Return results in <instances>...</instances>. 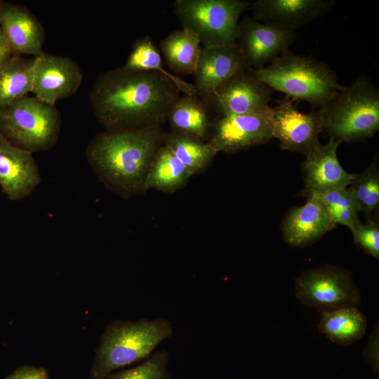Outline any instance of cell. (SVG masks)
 Here are the masks:
<instances>
[{"label": "cell", "mask_w": 379, "mask_h": 379, "mask_svg": "<svg viewBox=\"0 0 379 379\" xmlns=\"http://www.w3.org/2000/svg\"><path fill=\"white\" fill-rule=\"evenodd\" d=\"M173 334L172 324L166 319L114 321L101 335L91 369L92 379H102L115 369L147 357Z\"/></svg>", "instance_id": "obj_4"}, {"label": "cell", "mask_w": 379, "mask_h": 379, "mask_svg": "<svg viewBox=\"0 0 379 379\" xmlns=\"http://www.w3.org/2000/svg\"><path fill=\"white\" fill-rule=\"evenodd\" d=\"M352 192L360 212L367 220L372 219V213L379 204V170L374 161L364 171L354 173L348 186Z\"/></svg>", "instance_id": "obj_27"}, {"label": "cell", "mask_w": 379, "mask_h": 379, "mask_svg": "<svg viewBox=\"0 0 379 379\" xmlns=\"http://www.w3.org/2000/svg\"><path fill=\"white\" fill-rule=\"evenodd\" d=\"M83 80V72L72 59L42 51L35 57L32 93L51 105L74 94Z\"/></svg>", "instance_id": "obj_12"}, {"label": "cell", "mask_w": 379, "mask_h": 379, "mask_svg": "<svg viewBox=\"0 0 379 379\" xmlns=\"http://www.w3.org/2000/svg\"><path fill=\"white\" fill-rule=\"evenodd\" d=\"M341 142L332 138L325 145L319 144L307 155L302 163L305 187L303 193L319 192L347 187L354 173L340 165L337 150Z\"/></svg>", "instance_id": "obj_17"}, {"label": "cell", "mask_w": 379, "mask_h": 379, "mask_svg": "<svg viewBox=\"0 0 379 379\" xmlns=\"http://www.w3.org/2000/svg\"><path fill=\"white\" fill-rule=\"evenodd\" d=\"M248 72L271 90L295 101L305 100L315 108L331 101L345 86L323 62L286 50L267 65Z\"/></svg>", "instance_id": "obj_3"}, {"label": "cell", "mask_w": 379, "mask_h": 379, "mask_svg": "<svg viewBox=\"0 0 379 379\" xmlns=\"http://www.w3.org/2000/svg\"><path fill=\"white\" fill-rule=\"evenodd\" d=\"M294 102L286 95L272 107V136L278 139L282 149L305 156L319 144L321 119L318 110L302 113Z\"/></svg>", "instance_id": "obj_11"}, {"label": "cell", "mask_w": 379, "mask_h": 379, "mask_svg": "<svg viewBox=\"0 0 379 379\" xmlns=\"http://www.w3.org/2000/svg\"><path fill=\"white\" fill-rule=\"evenodd\" d=\"M201 44L195 33L182 27L163 39L159 46L172 71L182 75H193L199 60Z\"/></svg>", "instance_id": "obj_21"}, {"label": "cell", "mask_w": 379, "mask_h": 379, "mask_svg": "<svg viewBox=\"0 0 379 379\" xmlns=\"http://www.w3.org/2000/svg\"><path fill=\"white\" fill-rule=\"evenodd\" d=\"M163 143L192 175L204 171L218 154L209 142L175 131L164 133Z\"/></svg>", "instance_id": "obj_24"}, {"label": "cell", "mask_w": 379, "mask_h": 379, "mask_svg": "<svg viewBox=\"0 0 379 379\" xmlns=\"http://www.w3.org/2000/svg\"><path fill=\"white\" fill-rule=\"evenodd\" d=\"M246 68L237 44L201 46L193 74L197 95L204 98L208 97L232 76Z\"/></svg>", "instance_id": "obj_16"}, {"label": "cell", "mask_w": 379, "mask_h": 379, "mask_svg": "<svg viewBox=\"0 0 379 379\" xmlns=\"http://www.w3.org/2000/svg\"><path fill=\"white\" fill-rule=\"evenodd\" d=\"M333 222L336 225H343L350 230L359 221V211L349 208L337 206L326 207Z\"/></svg>", "instance_id": "obj_31"}, {"label": "cell", "mask_w": 379, "mask_h": 379, "mask_svg": "<svg viewBox=\"0 0 379 379\" xmlns=\"http://www.w3.org/2000/svg\"><path fill=\"white\" fill-rule=\"evenodd\" d=\"M123 67L130 70L158 72L171 80L181 93L197 94L192 84L173 75L164 67L160 53L149 36L138 38L135 41Z\"/></svg>", "instance_id": "obj_26"}, {"label": "cell", "mask_w": 379, "mask_h": 379, "mask_svg": "<svg viewBox=\"0 0 379 379\" xmlns=\"http://www.w3.org/2000/svg\"><path fill=\"white\" fill-rule=\"evenodd\" d=\"M354 243L364 253L379 259V225L373 219L366 222H357L350 229Z\"/></svg>", "instance_id": "obj_29"}, {"label": "cell", "mask_w": 379, "mask_h": 379, "mask_svg": "<svg viewBox=\"0 0 379 379\" xmlns=\"http://www.w3.org/2000/svg\"><path fill=\"white\" fill-rule=\"evenodd\" d=\"M168 354L157 352L142 364L130 369L108 374L102 379H171L167 369Z\"/></svg>", "instance_id": "obj_28"}, {"label": "cell", "mask_w": 379, "mask_h": 379, "mask_svg": "<svg viewBox=\"0 0 379 379\" xmlns=\"http://www.w3.org/2000/svg\"><path fill=\"white\" fill-rule=\"evenodd\" d=\"M6 379H50L46 369L32 366H22Z\"/></svg>", "instance_id": "obj_33"}, {"label": "cell", "mask_w": 379, "mask_h": 379, "mask_svg": "<svg viewBox=\"0 0 379 379\" xmlns=\"http://www.w3.org/2000/svg\"><path fill=\"white\" fill-rule=\"evenodd\" d=\"M335 4L333 0H256L249 8L255 20L295 32L325 15Z\"/></svg>", "instance_id": "obj_14"}, {"label": "cell", "mask_w": 379, "mask_h": 379, "mask_svg": "<svg viewBox=\"0 0 379 379\" xmlns=\"http://www.w3.org/2000/svg\"><path fill=\"white\" fill-rule=\"evenodd\" d=\"M378 325L377 324L371 335H370L367 345L363 352L365 359L372 366L375 371H378Z\"/></svg>", "instance_id": "obj_32"}, {"label": "cell", "mask_w": 379, "mask_h": 379, "mask_svg": "<svg viewBox=\"0 0 379 379\" xmlns=\"http://www.w3.org/2000/svg\"><path fill=\"white\" fill-rule=\"evenodd\" d=\"M0 28L14 55L24 54L36 57L43 51L44 27L25 7L2 4Z\"/></svg>", "instance_id": "obj_18"}, {"label": "cell", "mask_w": 379, "mask_h": 379, "mask_svg": "<svg viewBox=\"0 0 379 379\" xmlns=\"http://www.w3.org/2000/svg\"><path fill=\"white\" fill-rule=\"evenodd\" d=\"M326 206L307 197L305 204L292 208L281 224L285 241L292 247H303L319 239L335 227Z\"/></svg>", "instance_id": "obj_19"}, {"label": "cell", "mask_w": 379, "mask_h": 379, "mask_svg": "<svg viewBox=\"0 0 379 379\" xmlns=\"http://www.w3.org/2000/svg\"><path fill=\"white\" fill-rule=\"evenodd\" d=\"M244 0H175L173 12L182 28L199 37L202 46L237 44L241 15L249 8Z\"/></svg>", "instance_id": "obj_7"}, {"label": "cell", "mask_w": 379, "mask_h": 379, "mask_svg": "<svg viewBox=\"0 0 379 379\" xmlns=\"http://www.w3.org/2000/svg\"><path fill=\"white\" fill-rule=\"evenodd\" d=\"M12 51L0 28V69L12 58Z\"/></svg>", "instance_id": "obj_34"}, {"label": "cell", "mask_w": 379, "mask_h": 379, "mask_svg": "<svg viewBox=\"0 0 379 379\" xmlns=\"http://www.w3.org/2000/svg\"><path fill=\"white\" fill-rule=\"evenodd\" d=\"M41 180L32 153L25 150L0 133V187L13 201L26 198Z\"/></svg>", "instance_id": "obj_15"}, {"label": "cell", "mask_w": 379, "mask_h": 379, "mask_svg": "<svg viewBox=\"0 0 379 379\" xmlns=\"http://www.w3.org/2000/svg\"><path fill=\"white\" fill-rule=\"evenodd\" d=\"M173 131L201 140L208 138L213 120L204 101L197 94H184L173 104L168 119Z\"/></svg>", "instance_id": "obj_20"}, {"label": "cell", "mask_w": 379, "mask_h": 379, "mask_svg": "<svg viewBox=\"0 0 379 379\" xmlns=\"http://www.w3.org/2000/svg\"><path fill=\"white\" fill-rule=\"evenodd\" d=\"M295 39L294 31L245 16L238 25L237 45L246 67L258 69L288 50Z\"/></svg>", "instance_id": "obj_10"}, {"label": "cell", "mask_w": 379, "mask_h": 379, "mask_svg": "<svg viewBox=\"0 0 379 379\" xmlns=\"http://www.w3.org/2000/svg\"><path fill=\"white\" fill-rule=\"evenodd\" d=\"M180 93L158 72L122 66L102 72L89 98L93 113L105 130L138 129L161 126Z\"/></svg>", "instance_id": "obj_1"}, {"label": "cell", "mask_w": 379, "mask_h": 379, "mask_svg": "<svg viewBox=\"0 0 379 379\" xmlns=\"http://www.w3.org/2000/svg\"><path fill=\"white\" fill-rule=\"evenodd\" d=\"M243 69L204 98L218 115L264 112L271 109L272 90Z\"/></svg>", "instance_id": "obj_13"}, {"label": "cell", "mask_w": 379, "mask_h": 379, "mask_svg": "<svg viewBox=\"0 0 379 379\" xmlns=\"http://www.w3.org/2000/svg\"><path fill=\"white\" fill-rule=\"evenodd\" d=\"M272 107L264 112L218 115L213 120L208 138L218 152L234 154L270 140Z\"/></svg>", "instance_id": "obj_9"}, {"label": "cell", "mask_w": 379, "mask_h": 379, "mask_svg": "<svg viewBox=\"0 0 379 379\" xmlns=\"http://www.w3.org/2000/svg\"><path fill=\"white\" fill-rule=\"evenodd\" d=\"M318 324L320 332L340 345H350L366 333V318L357 307H346L321 313Z\"/></svg>", "instance_id": "obj_23"}, {"label": "cell", "mask_w": 379, "mask_h": 379, "mask_svg": "<svg viewBox=\"0 0 379 379\" xmlns=\"http://www.w3.org/2000/svg\"><path fill=\"white\" fill-rule=\"evenodd\" d=\"M2 4H3V3L0 1V7H1V6L2 5Z\"/></svg>", "instance_id": "obj_35"}, {"label": "cell", "mask_w": 379, "mask_h": 379, "mask_svg": "<svg viewBox=\"0 0 379 379\" xmlns=\"http://www.w3.org/2000/svg\"><path fill=\"white\" fill-rule=\"evenodd\" d=\"M295 293L302 303L321 313L357 307L361 298L351 273L333 265L302 272L295 280Z\"/></svg>", "instance_id": "obj_8"}, {"label": "cell", "mask_w": 379, "mask_h": 379, "mask_svg": "<svg viewBox=\"0 0 379 379\" xmlns=\"http://www.w3.org/2000/svg\"><path fill=\"white\" fill-rule=\"evenodd\" d=\"M303 195L321 202L326 207L337 206L349 208L360 212L354 194L349 187L319 192H306Z\"/></svg>", "instance_id": "obj_30"}, {"label": "cell", "mask_w": 379, "mask_h": 379, "mask_svg": "<svg viewBox=\"0 0 379 379\" xmlns=\"http://www.w3.org/2000/svg\"><path fill=\"white\" fill-rule=\"evenodd\" d=\"M61 117L55 105L25 96L0 109V133L31 153L48 150L58 142Z\"/></svg>", "instance_id": "obj_6"}, {"label": "cell", "mask_w": 379, "mask_h": 379, "mask_svg": "<svg viewBox=\"0 0 379 379\" xmlns=\"http://www.w3.org/2000/svg\"><path fill=\"white\" fill-rule=\"evenodd\" d=\"M318 111L330 138L341 143L365 140L379 129V91L364 74Z\"/></svg>", "instance_id": "obj_5"}, {"label": "cell", "mask_w": 379, "mask_h": 379, "mask_svg": "<svg viewBox=\"0 0 379 379\" xmlns=\"http://www.w3.org/2000/svg\"><path fill=\"white\" fill-rule=\"evenodd\" d=\"M191 176L187 168L162 141L148 171L144 192L155 189L173 193L183 187Z\"/></svg>", "instance_id": "obj_22"}, {"label": "cell", "mask_w": 379, "mask_h": 379, "mask_svg": "<svg viewBox=\"0 0 379 379\" xmlns=\"http://www.w3.org/2000/svg\"><path fill=\"white\" fill-rule=\"evenodd\" d=\"M163 135L161 126L105 130L91 138L86 157L109 190L130 199L145 192L147 173Z\"/></svg>", "instance_id": "obj_2"}, {"label": "cell", "mask_w": 379, "mask_h": 379, "mask_svg": "<svg viewBox=\"0 0 379 379\" xmlns=\"http://www.w3.org/2000/svg\"><path fill=\"white\" fill-rule=\"evenodd\" d=\"M35 57L12 58L0 69V109L32 93Z\"/></svg>", "instance_id": "obj_25"}]
</instances>
